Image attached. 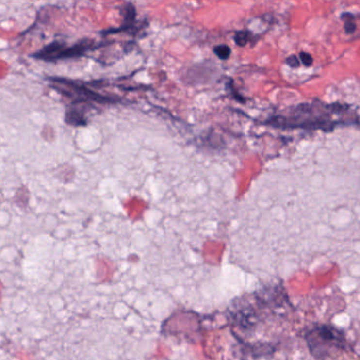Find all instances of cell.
<instances>
[{
	"instance_id": "obj_1",
	"label": "cell",
	"mask_w": 360,
	"mask_h": 360,
	"mask_svg": "<svg viewBox=\"0 0 360 360\" xmlns=\"http://www.w3.org/2000/svg\"><path fill=\"white\" fill-rule=\"evenodd\" d=\"M307 339L310 350L317 357H321L324 354L337 349L340 344H343V338L340 335L326 327L315 328L308 335Z\"/></svg>"
},
{
	"instance_id": "obj_2",
	"label": "cell",
	"mask_w": 360,
	"mask_h": 360,
	"mask_svg": "<svg viewBox=\"0 0 360 360\" xmlns=\"http://www.w3.org/2000/svg\"><path fill=\"white\" fill-rule=\"evenodd\" d=\"M88 49H89V46L86 42H80V43H77V45L70 47V48L65 47L63 49V51L59 53V55L57 56L56 60L78 57V56H82Z\"/></svg>"
},
{
	"instance_id": "obj_3",
	"label": "cell",
	"mask_w": 360,
	"mask_h": 360,
	"mask_svg": "<svg viewBox=\"0 0 360 360\" xmlns=\"http://www.w3.org/2000/svg\"><path fill=\"white\" fill-rule=\"evenodd\" d=\"M341 19L344 21V30L347 34H353L356 31V23L354 22V15L351 13H344L341 15Z\"/></svg>"
},
{
	"instance_id": "obj_4",
	"label": "cell",
	"mask_w": 360,
	"mask_h": 360,
	"mask_svg": "<svg viewBox=\"0 0 360 360\" xmlns=\"http://www.w3.org/2000/svg\"><path fill=\"white\" fill-rule=\"evenodd\" d=\"M214 53L218 56L220 59H228L229 56L231 55V49L226 45H221V46H217L214 48Z\"/></svg>"
},
{
	"instance_id": "obj_5",
	"label": "cell",
	"mask_w": 360,
	"mask_h": 360,
	"mask_svg": "<svg viewBox=\"0 0 360 360\" xmlns=\"http://www.w3.org/2000/svg\"><path fill=\"white\" fill-rule=\"evenodd\" d=\"M234 40H235L236 45H237V46L245 47L247 43V41H249V33L245 32V31L237 32L234 36Z\"/></svg>"
},
{
	"instance_id": "obj_6",
	"label": "cell",
	"mask_w": 360,
	"mask_h": 360,
	"mask_svg": "<svg viewBox=\"0 0 360 360\" xmlns=\"http://www.w3.org/2000/svg\"><path fill=\"white\" fill-rule=\"evenodd\" d=\"M135 15H136V12H135V9L133 5H128L127 9H126V14H125V20L127 23H131L134 19H135Z\"/></svg>"
},
{
	"instance_id": "obj_7",
	"label": "cell",
	"mask_w": 360,
	"mask_h": 360,
	"mask_svg": "<svg viewBox=\"0 0 360 360\" xmlns=\"http://www.w3.org/2000/svg\"><path fill=\"white\" fill-rule=\"evenodd\" d=\"M299 59H300L301 63H302V65H306V66H311L313 65L312 56L310 55L309 53H307V52H301L299 54Z\"/></svg>"
},
{
	"instance_id": "obj_8",
	"label": "cell",
	"mask_w": 360,
	"mask_h": 360,
	"mask_svg": "<svg viewBox=\"0 0 360 360\" xmlns=\"http://www.w3.org/2000/svg\"><path fill=\"white\" fill-rule=\"evenodd\" d=\"M287 64L292 67H298L300 65V61L299 58H297L296 56H290V57L287 58Z\"/></svg>"
}]
</instances>
